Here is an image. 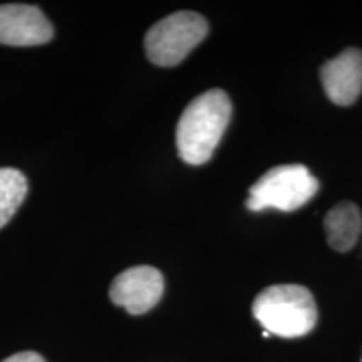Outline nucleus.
Here are the masks:
<instances>
[{
  "label": "nucleus",
  "mask_w": 362,
  "mask_h": 362,
  "mask_svg": "<svg viewBox=\"0 0 362 362\" xmlns=\"http://www.w3.org/2000/svg\"><path fill=\"white\" fill-rule=\"evenodd\" d=\"M232 119V101L221 89H210L185 107L176 128V148L192 166L205 165L214 156Z\"/></svg>",
  "instance_id": "nucleus-1"
},
{
  "label": "nucleus",
  "mask_w": 362,
  "mask_h": 362,
  "mask_svg": "<svg viewBox=\"0 0 362 362\" xmlns=\"http://www.w3.org/2000/svg\"><path fill=\"white\" fill-rule=\"evenodd\" d=\"M253 317L272 336L302 337L317 324V305L309 288L302 285H272L253 300Z\"/></svg>",
  "instance_id": "nucleus-2"
},
{
  "label": "nucleus",
  "mask_w": 362,
  "mask_h": 362,
  "mask_svg": "<svg viewBox=\"0 0 362 362\" xmlns=\"http://www.w3.org/2000/svg\"><path fill=\"white\" fill-rule=\"evenodd\" d=\"M319 192V180L304 165H280L267 171L250 187V211H296Z\"/></svg>",
  "instance_id": "nucleus-3"
},
{
  "label": "nucleus",
  "mask_w": 362,
  "mask_h": 362,
  "mask_svg": "<svg viewBox=\"0 0 362 362\" xmlns=\"http://www.w3.org/2000/svg\"><path fill=\"white\" fill-rule=\"evenodd\" d=\"M208 22L197 12L181 11L156 22L144 37L146 56L153 64H180L206 37Z\"/></svg>",
  "instance_id": "nucleus-4"
},
{
  "label": "nucleus",
  "mask_w": 362,
  "mask_h": 362,
  "mask_svg": "<svg viewBox=\"0 0 362 362\" xmlns=\"http://www.w3.org/2000/svg\"><path fill=\"white\" fill-rule=\"evenodd\" d=\"M165 282L161 272L149 265H138L121 272L111 284L112 304L124 307L131 315H141L161 300Z\"/></svg>",
  "instance_id": "nucleus-5"
},
{
  "label": "nucleus",
  "mask_w": 362,
  "mask_h": 362,
  "mask_svg": "<svg viewBox=\"0 0 362 362\" xmlns=\"http://www.w3.org/2000/svg\"><path fill=\"white\" fill-rule=\"evenodd\" d=\"M52 25L42 11L24 4L0 6V44L27 47L52 39Z\"/></svg>",
  "instance_id": "nucleus-6"
},
{
  "label": "nucleus",
  "mask_w": 362,
  "mask_h": 362,
  "mask_svg": "<svg viewBox=\"0 0 362 362\" xmlns=\"http://www.w3.org/2000/svg\"><path fill=\"white\" fill-rule=\"evenodd\" d=\"M320 81L327 98L337 106H351L362 93V51L347 47L320 67Z\"/></svg>",
  "instance_id": "nucleus-7"
},
{
  "label": "nucleus",
  "mask_w": 362,
  "mask_h": 362,
  "mask_svg": "<svg viewBox=\"0 0 362 362\" xmlns=\"http://www.w3.org/2000/svg\"><path fill=\"white\" fill-rule=\"evenodd\" d=\"M330 248L336 252H349L354 248L362 230V215L359 206L352 202H342L332 206L324 218Z\"/></svg>",
  "instance_id": "nucleus-8"
},
{
  "label": "nucleus",
  "mask_w": 362,
  "mask_h": 362,
  "mask_svg": "<svg viewBox=\"0 0 362 362\" xmlns=\"http://www.w3.org/2000/svg\"><path fill=\"white\" fill-rule=\"evenodd\" d=\"M25 194V176L16 168H0V228L16 215Z\"/></svg>",
  "instance_id": "nucleus-9"
},
{
  "label": "nucleus",
  "mask_w": 362,
  "mask_h": 362,
  "mask_svg": "<svg viewBox=\"0 0 362 362\" xmlns=\"http://www.w3.org/2000/svg\"><path fill=\"white\" fill-rule=\"evenodd\" d=\"M2 362H45L44 357L37 354V352H19V354H13L7 357Z\"/></svg>",
  "instance_id": "nucleus-10"
}]
</instances>
